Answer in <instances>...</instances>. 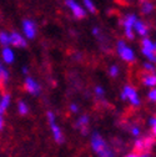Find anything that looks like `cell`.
<instances>
[{
  "label": "cell",
  "instance_id": "19",
  "mask_svg": "<svg viewBox=\"0 0 156 157\" xmlns=\"http://www.w3.org/2000/svg\"><path fill=\"white\" fill-rule=\"evenodd\" d=\"M134 148H135V152H146L145 151V145H144V140L141 139V137H139V139H136L134 141Z\"/></svg>",
  "mask_w": 156,
  "mask_h": 157
},
{
  "label": "cell",
  "instance_id": "24",
  "mask_svg": "<svg viewBox=\"0 0 156 157\" xmlns=\"http://www.w3.org/2000/svg\"><path fill=\"white\" fill-rule=\"evenodd\" d=\"M84 9L89 13H95L96 11V6H95L94 2H91V0H84Z\"/></svg>",
  "mask_w": 156,
  "mask_h": 157
},
{
  "label": "cell",
  "instance_id": "2",
  "mask_svg": "<svg viewBox=\"0 0 156 157\" xmlns=\"http://www.w3.org/2000/svg\"><path fill=\"white\" fill-rule=\"evenodd\" d=\"M120 99L123 101H129L134 107H139L141 105V100L140 96L136 91L135 87H132L131 85H125L121 94H120Z\"/></svg>",
  "mask_w": 156,
  "mask_h": 157
},
{
  "label": "cell",
  "instance_id": "16",
  "mask_svg": "<svg viewBox=\"0 0 156 157\" xmlns=\"http://www.w3.org/2000/svg\"><path fill=\"white\" fill-rule=\"evenodd\" d=\"M0 45H2L3 48L10 46V33L0 31Z\"/></svg>",
  "mask_w": 156,
  "mask_h": 157
},
{
  "label": "cell",
  "instance_id": "13",
  "mask_svg": "<svg viewBox=\"0 0 156 157\" xmlns=\"http://www.w3.org/2000/svg\"><path fill=\"white\" fill-rule=\"evenodd\" d=\"M10 102H11V96H10V94L5 92L4 95H2V99H0V113L3 115V113L8 110V107L10 106Z\"/></svg>",
  "mask_w": 156,
  "mask_h": 157
},
{
  "label": "cell",
  "instance_id": "18",
  "mask_svg": "<svg viewBox=\"0 0 156 157\" xmlns=\"http://www.w3.org/2000/svg\"><path fill=\"white\" fill-rule=\"evenodd\" d=\"M16 109H18L19 115H21V116H25V115H28V113H29V105H28L24 100H20V101L18 102Z\"/></svg>",
  "mask_w": 156,
  "mask_h": 157
},
{
  "label": "cell",
  "instance_id": "3",
  "mask_svg": "<svg viewBox=\"0 0 156 157\" xmlns=\"http://www.w3.org/2000/svg\"><path fill=\"white\" fill-rule=\"evenodd\" d=\"M116 52H118V55L120 56L121 60H124L125 63H134L135 61V51L126 45L125 40H119L118 43H116Z\"/></svg>",
  "mask_w": 156,
  "mask_h": 157
},
{
  "label": "cell",
  "instance_id": "40",
  "mask_svg": "<svg viewBox=\"0 0 156 157\" xmlns=\"http://www.w3.org/2000/svg\"><path fill=\"white\" fill-rule=\"evenodd\" d=\"M154 52L156 54V41H154Z\"/></svg>",
  "mask_w": 156,
  "mask_h": 157
},
{
  "label": "cell",
  "instance_id": "31",
  "mask_svg": "<svg viewBox=\"0 0 156 157\" xmlns=\"http://www.w3.org/2000/svg\"><path fill=\"white\" fill-rule=\"evenodd\" d=\"M91 33H92V35L96 36V37H100V35H101V31H100V29L97 28V26H94Z\"/></svg>",
  "mask_w": 156,
  "mask_h": 157
},
{
  "label": "cell",
  "instance_id": "29",
  "mask_svg": "<svg viewBox=\"0 0 156 157\" xmlns=\"http://www.w3.org/2000/svg\"><path fill=\"white\" fill-rule=\"evenodd\" d=\"M46 117H48V122H54V121H56V120H55V113H54L53 111H48V112H46Z\"/></svg>",
  "mask_w": 156,
  "mask_h": 157
},
{
  "label": "cell",
  "instance_id": "6",
  "mask_svg": "<svg viewBox=\"0 0 156 157\" xmlns=\"http://www.w3.org/2000/svg\"><path fill=\"white\" fill-rule=\"evenodd\" d=\"M23 34L26 40H33L36 36V24L31 19H25L23 21Z\"/></svg>",
  "mask_w": 156,
  "mask_h": 157
},
{
  "label": "cell",
  "instance_id": "14",
  "mask_svg": "<svg viewBox=\"0 0 156 157\" xmlns=\"http://www.w3.org/2000/svg\"><path fill=\"white\" fill-rule=\"evenodd\" d=\"M89 122H90V117H89V115H81V116H79L76 119V121H75V127L76 128H84V127H88V125H89Z\"/></svg>",
  "mask_w": 156,
  "mask_h": 157
},
{
  "label": "cell",
  "instance_id": "30",
  "mask_svg": "<svg viewBox=\"0 0 156 157\" xmlns=\"http://www.w3.org/2000/svg\"><path fill=\"white\" fill-rule=\"evenodd\" d=\"M70 111L72 112V113H77L79 112V105L77 104H70Z\"/></svg>",
  "mask_w": 156,
  "mask_h": 157
},
{
  "label": "cell",
  "instance_id": "5",
  "mask_svg": "<svg viewBox=\"0 0 156 157\" xmlns=\"http://www.w3.org/2000/svg\"><path fill=\"white\" fill-rule=\"evenodd\" d=\"M24 87H25L26 92H29L33 96H40V94H41V85L31 76H26L25 77Z\"/></svg>",
  "mask_w": 156,
  "mask_h": 157
},
{
  "label": "cell",
  "instance_id": "22",
  "mask_svg": "<svg viewBox=\"0 0 156 157\" xmlns=\"http://www.w3.org/2000/svg\"><path fill=\"white\" fill-rule=\"evenodd\" d=\"M142 140H144V145H145V151L147 152V150H150L154 146V144H155V137L146 136V137H144Z\"/></svg>",
  "mask_w": 156,
  "mask_h": 157
},
{
  "label": "cell",
  "instance_id": "9",
  "mask_svg": "<svg viewBox=\"0 0 156 157\" xmlns=\"http://www.w3.org/2000/svg\"><path fill=\"white\" fill-rule=\"evenodd\" d=\"M49 125H50V130H51V133L54 137V141L56 144H63L65 141V139H64V133H63L61 127L56 124V121L49 122Z\"/></svg>",
  "mask_w": 156,
  "mask_h": 157
},
{
  "label": "cell",
  "instance_id": "11",
  "mask_svg": "<svg viewBox=\"0 0 156 157\" xmlns=\"http://www.w3.org/2000/svg\"><path fill=\"white\" fill-rule=\"evenodd\" d=\"M2 57H3V61L6 64V65H10L15 61V52L14 50L8 46V48H3L2 50Z\"/></svg>",
  "mask_w": 156,
  "mask_h": 157
},
{
  "label": "cell",
  "instance_id": "32",
  "mask_svg": "<svg viewBox=\"0 0 156 157\" xmlns=\"http://www.w3.org/2000/svg\"><path fill=\"white\" fill-rule=\"evenodd\" d=\"M155 125H156V117L152 116V117H150V119H149V126L152 128Z\"/></svg>",
  "mask_w": 156,
  "mask_h": 157
},
{
  "label": "cell",
  "instance_id": "15",
  "mask_svg": "<svg viewBox=\"0 0 156 157\" xmlns=\"http://www.w3.org/2000/svg\"><path fill=\"white\" fill-rule=\"evenodd\" d=\"M9 77H10V75H9L8 69L2 64V61H0V82L3 85L6 84L9 81Z\"/></svg>",
  "mask_w": 156,
  "mask_h": 157
},
{
  "label": "cell",
  "instance_id": "21",
  "mask_svg": "<svg viewBox=\"0 0 156 157\" xmlns=\"http://www.w3.org/2000/svg\"><path fill=\"white\" fill-rule=\"evenodd\" d=\"M141 49H146V50H151L154 51V41L150 37H144L141 40Z\"/></svg>",
  "mask_w": 156,
  "mask_h": 157
},
{
  "label": "cell",
  "instance_id": "33",
  "mask_svg": "<svg viewBox=\"0 0 156 157\" xmlns=\"http://www.w3.org/2000/svg\"><path fill=\"white\" fill-rule=\"evenodd\" d=\"M4 128V115L0 113V131Z\"/></svg>",
  "mask_w": 156,
  "mask_h": 157
},
{
  "label": "cell",
  "instance_id": "36",
  "mask_svg": "<svg viewBox=\"0 0 156 157\" xmlns=\"http://www.w3.org/2000/svg\"><path fill=\"white\" fill-rule=\"evenodd\" d=\"M88 133H89V128H88V127H84V128H81V135L86 136Z\"/></svg>",
  "mask_w": 156,
  "mask_h": 157
},
{
  "label": "cell",
  "instance_id": "12",
  "mask_svg": "<svg viewBox=\"0 0 156 157\" xmlns=\"http://www.w3.org/2000/svg\"><path fill=\"white\" fill-rule=\"evenodd\" d=\"M142 84L146 87L155 89L156 87V74H145L142 75Z\"/></svg>",
  "mask_w": 156,
  "mask_h": 157
},
{
  "label": "cell",
  "instance_id": "28",
  "mask_svg": "<svg viewBox=\"0 0 156 157\" xmlns=\"http://www.w3.org/2000/svg\"><path fill=\"white\" fill-rule=\"evenodd\" d=\"M147 99L156 104V87L155 89H150V91L147 92Z\"/></svg>",
  "mask_w": 156,
  "mask_h": 157
},
{
  "label": "cell",
  "instance_id": "23",
  "mask_svg": "<svg viewBox=\"0 0 156 157\" xmlns=\"http://www.w3.org/2000/svg\"><path fill=\"white\" fill-rule=\"evenodd\" d=\"M142 67L146 71V74H156V66H155V64H151V63L146 61V63L142 64Z\"/></svg>",
  "mask_w": 156,
  "mask_h": 157
},
{
  "label": "cell",
  "instance_id": "26",
  "mask_svg": "<svg viewBox=\"0 0 156 157\" xmlns=\"http://www.w3.org/2000/svg\"><path fill=\"white\" fill-rule=\"evenodd\" d=\"M130 132H131V135H132L134 137H136V139H139L140 135H141V128H140V126H138V125H134V126L131 127Z\"/></svg>",
  "mask_w": 156,
  "mask_h": 157
},
{
  "label": "cell",
  "instance_id": "4",
  "mask_svg": "<svg viewBox=\"0 0 156 157\" xmlns=\"http://www.w3.org/2000/svg\"><path fill=\"white\" fill-rule=\"evenodd\" d=\"M136 20H138V16H136V14H126L123 19L121 21V25L124 26V35L126 39H129V40H134L135 39V33H134V25L136 23Z\"/></svg>",
  "mask_w": 156,
  "mask_h": 157
},
{
  "label": "cell",
  "instance_id": "1",
  "mask_svg": "<svg viewBox=\"0 0 156 157\" xmlns=\"http://www.w3.org/2000/svg\"><path fill=\"white\" fill-rule=\"evenodd\" d=\"M90 146L97 157H116L115 151L109 146V144L104 139V136L97 131H94L91 133Z\"/></svg>",
  "mask_w": 156,
  "mask_h": 157
},
{
  "label": "cell",
  "instance_id": "20",
  "mask_svg": "<svg viewBox=\"0 0 156 157\" xmlns=\"http://www.w3.org/2000/svg\"><path fill=\"white\" fill-rule=\"evenodd\" d=\"M141 52L142 55L147 59V61L151 63V64H155L156 63V54L151 50H146V49H141Z\"/></svg>",
  "mask_w": 156,
  "mask_h": 157
},
{
  "label": "cell",
  "instance_id": "37",
  "mask_svg": "<svg viewBox=\"0 0 156 157\" xmlns=\"http://www.w3.org/2000/svg\"><path fill=\"white\" fill-rule=\"evenodd\" d=\"M139 157H150V153L149 152H142V153H139Z\"/></svg>",
  "mask_w": 156,
  "mask_h": 157
},
{
  "label": "cell",
  "instance_id": "25",
  "mask_svg": "<svg viewBox=\"0 0 156 157\" xmlns=\"http://www.w3.org/2000/svg\"><path fill=\"white\" fill-rule=\"evenodd\" d=\"M109 75H110V77H112V78L118 77V76L120 75V69H119V66H118V65H111V66L109 67Z\"/></svg>",
  "mask_w": 156,
  "mask_h": 157
},
{
  "label": "cell",
  "instance_id": "38",
  "mask_svg": "<svg viewBox=\"0 0 156 157\" xmlns=\"http://www.w3.org/2000/svg\"><path fill=\"white\" fill-rule=\"evenodd\" d=\"M75 60H81V54L80 52L75 54Z\"/></svg>",
  "mask_w": 156,
  "mask_h": 157
},
{
  "label": "cell",
  "instance_id": "35",
  "mask_svg": "<svg viewBox=\"0 0 156 157\" xmlns=\"http://www.w3.org/2000/svg\"><path fill=\"white\" fill-rule=\"evenodd\" d=\"M21 72H23L24 75H26V76H28V74H29V69H28V66H23Z\"/></svg>",
  "mask_w": 156,
  "mask_h": 157
},
{
  "label": "cell",
  "instance_id": "41",
  "mask_svg": "<svg viewBox=\"0 0 156 157\" xmlns=\"http://www.w3.org/2000/svg\"><path fill=\"white\" fill-rule=\"evenodd\" d=\"M0 99H2V94H0Z\"/></svg>",
  "mask_w": 156,
  "mask_h": 157
},
{
  "label": "cell",
  "instance_id": "8",
  "mask_svg": "<svg viewBox=\"0 0 156 157\" xmlns=\"http://www.w3.org/2000/svg\"><path fill=\"white\" fill-rule=\"evenodd\" d=\"M10 45L14 48L24 49V48H26L28 43H26V39L24 37V35H21L18 31H13V33H10Z\"/></svg>",
  "mask_w": 156,
  "mask_h": 157
},
{
  "label": "cell",
  "instance_id": "7",
  "mask_svg": "<svg viewBox=\"0 0 156 157\" xmlns=\"http://www.w3.org/2000/svg\"><path fill=\"white\" fill-rule=\"evenodd\" d=\"M65 5L70 9V11L72 13V15L77 19H84L86 16V10L84 9V6H81L79 3L74 2V0H66Z\"/></svg>",
  "mask_w": 156,
  "mask_h": 157
},
{
  "label": "cell",
  "instance_id": "27",
  "mask_svg": "<svg viewBox=\"0 0 156 157\" xmlns=\"http://www.w3.org/2000/svg\"><path fill=\"white\" fill-rule=\"evenodd\" d=\"M94 94L96 95V97H103L105 95V89L103 86H96L94 89Z\"/></svg>",
  "mask_w": 156,
  "mask_h": 157
},
{
  "label": "cell",
  "instance_id": "39",
  "mask_svg": "<svg viewBox=\"0 0 156 157\" xmlns=\"http://www.w3.org/2000/svg\"><path fill=\"white\" fill-rule=\"evenodd\" d=\"M151 130H152V135H154V136H156V125H155V126H154Z\"/></svg>",
  "mask_w": 156,
  "mask_h": 157
},
{
  "label": "cell",
  "instance_id": "34",
  "mask_svg": "<svg viewBox=\"0 0 156 157\" xmlns=\"http://www.w3.org/2000/svg\"><path fill=\"white\" fill-rule=\"evenodd\" d=\"M124 157H139V153L138 152H130V153L125 155Z\"/></svg>",
  "mask_w": 156,
  "mask_h": 157
},
{
  "label": "cell",
  "instance_id": "17",
  "mask_svg": "<svg viewBox=\"0 0 156 157\" xmlns=\"http://www.w3.org/2000/svg\"><path fill=\"white\" fill-rule=\"evenodd\" d=\"M154 10H155V6L152 3H150V2H142L141 3V13L144 15H150L154 13Z\"/></svg>",
  "mask_w": 156,
  "mask_h": 157
},
{
  "label": "cell",
  "instance_id": "10",
  "mask_svg": "<svg viewBox=\"0 0 156 157\" xmlns=\"http://www.w3.org/2000/svg\"><path fill=\"white\" fill-rule=\"evenodd\" d=\"M134 33L140 35V36H142V39L147 37V35H149V25L145 21L139 20V19H138L136 23H135V25H134Z\"/></svg>",
  "mask_w": 156,
  "mask_h": 157
}]
</instances>
